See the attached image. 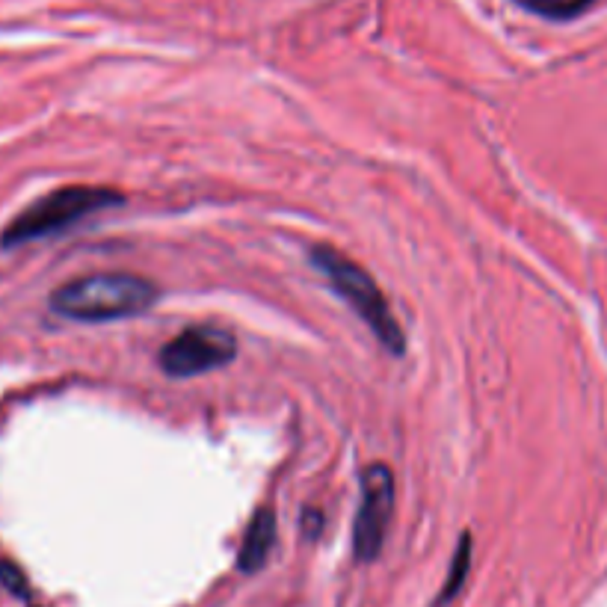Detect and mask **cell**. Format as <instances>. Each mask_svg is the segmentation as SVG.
<instances>
[{
    "instance_id": "obj_4",
    "label": "cell",
    "mask_w": 607,
    "mask_h": 607,
    "mask_svg": "<svg viewBox=\"0 0 607 607\" xmlns=\"http://www.w3.org/2000/svg\"><path fill=\"white\" fill-rule=\"evenodd\" d=\"M237 356V341L220 326H190L178 332L169 344L160 347L157 365L163 368L166 377L184 380V377H199L217 368H226Z\"/></svg>"
},
{
    "instance_id": "obj_6",
    "label": "cell",
    "mask_w": 607,
    "mask_h": 607,
    "mask_svg": "<svg viewBox=\"0 0 607 607\" xmlns=\"http://www.w3.org/2000/svg\"><path fill=\"white\" fill-rule=\"evenodd\" d=\"M273 542H276V516H273L270 507H261V510H255L249 528L243 533V542H240V551H237V569L243 575L258 572L267 563V557L273 551Z\"/></svg>"
},
{
    "instance_id": "obj_8",
    "label": "cell",
    "mask_w": 607,
    "mask_h": 607,
    "mask_svg": "<svg viewBox=\"0 0 607 607\" xmlns=\"http://www.w3.org/2000/svg\"><path fill=\"white\" fill-rule=\"evenodd\" d=\"M516 3L542 18L563 21V18H575L578 12H584L593 0H516Z\"/></svg>"
},
{
    "instance_id": "obj_3",
    "label": "cell",
    "mask_w": 607,
    "mask_h": 607,
    "mask_svg": "<svg viewBox=\"0 0 607 607\" xmlns=\"http://www.w3.org/2000/svg\"><path fill=\"white\" fill-rule=\"evenodd\" d=\"M122 193L107 190V187H60L30 208H24L0 234V246H21L30 240H42L51 234H63L66 228L77 226L80 220L107 211L113 205H122Z\"/></svg>"
},
{
    "instance_id": "obj_7",
    "label": "cell",
    "mask_w": 607,
    "mask_h": 607,
    "mask_svg": "<svg viewBox=\"0 0 607 607\" xmlns=\"http://www.w3.org/2000/svg\"><path fill=\"white\" fill-rule=\"evenodd\" d=\"M471 551H474V542H471L468 533H462V539H459V545H456L454 551V560H451V572H448V578H445V587L439 590L436 607L448 605L456 593L462 590V584H465V578H468V572H471Z\"/></svg>"
},
{
    "instance_id": "obj_9",
    "label": "cell",
    "mask_w": 607,
    "mask_h": 607,
    "mask_svg": "<svg viewBox=\"0 0 607 607\" xmlns=\"http://www.w3.org/2000/svg\"><path fill=\"white\" fill-rule=\"evenodd\" d=\"M0 584H3L9 593H15V596H27V581H24L21 569H18L15 563H9V560L0 563Z\"/></svg>"
},
{
    "instance_id": "obj_5",
    "label": "cell",
    "mask_w": 607,
    "mask_h": 607,
    "mask_svg": "<svg viewBox=\"0 0 607 607\" xmlns=\"http://www.w3.org/2000/svg\"><path fill=\"white\" fill-rule=\"evenodd\" d=\"M362 486V501L353 525V554L359 563L377 560L385 545V533L391 525L394 513V474L388 465L374 462L362 471L359 477Z\"/></svg>"
},
{
    "instance_id": "obj_2",
    "label": "cell",
    "mask_w": 607,
    "mask_h": 607,
    "mask_svg": "<svg viewBox=\"0 0 607 607\" xmlns=\"http://www.w3.org/2000/svg\"><path fill=\"white\" fill-rule=\"evenodd\" d=\"M308 258L323 273V279L332 285V291L365 320V326L377 335L382 347L391 356H403L406 353L403 326L394 317L377 279L365 267H359L356 261H350L347 255H341L332 246H311Z\"/></svg>"
},
{
    "instance_id": "obj_1",
    "label": "cell",
    "mask_w": 607,
    "mask_h": 607,
    "mask_svg": "<svg viewBox=\"0 0 607 607\" xmlns=\"http://www.w3.org/2000/svg\"><path fill=\"white\" fill-rule=\"evenodd\" d=\"M157 300V285L134 273H92L60 285L51 294V308L77 323H107L137 317Z\"/></svg>"
}]
</instances>
